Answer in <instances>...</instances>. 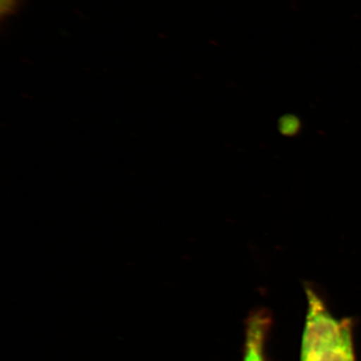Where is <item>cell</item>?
Returning <instances> with one entry per match:
<instances>
[{"mask_svg": "<svg viewBox=\"0 0 361 361\" xmlns=\"http://www.w3.org/2000/svg\"><path fill=\"white\" fill-rule=\"evenodd\" d=\"M306 294L300 361H355L351 322L332 314L313 289H306Z\"/></svg>", "mask_w": 361, "mask_h": 361, "instance_id": "6da1fadb", "label": "cell"}, {"mask_svg": "<svg viewBox=\"0 0 361 361\" xmlns=\"http://www.w3.org/2000/svg\"><path fill=\"white\" fill-rule=\"evenodd\" d=\"M269 325L270 316L264 310L254 311L249 316L243 361H265V338Z\"/></svg>", "mask_w": 361, "mask_h": 361, "instance_id": "7a4b0ae2", "label": "cell"}, {"mask_svg": "<svg viewBox=\"0 0 361 361\" xmlns=\"http://www.w3.org/2000/svg\"><path fill=\"white\" fill-rule=\"evenodd\" d=\"M21 0H0V11H1V18L13 16L20 7Z\"/></svg>", "mask_w": 361, "mask_h": 361, "instance_id": "3957f363", "label": "cell"}]
</instances>
